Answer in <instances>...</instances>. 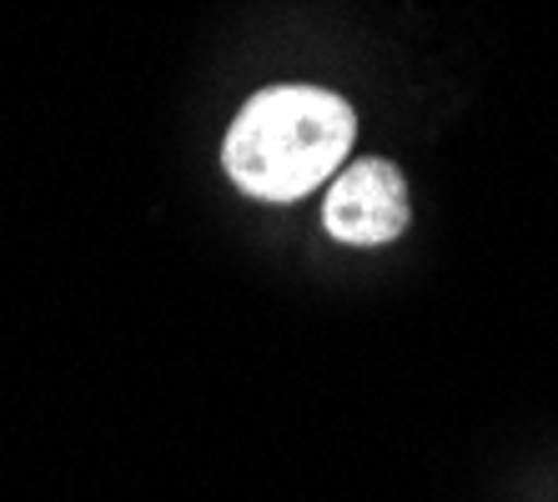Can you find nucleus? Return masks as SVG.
Returning <instances> with one entry per match:
<instances>
[{"label": "nucleus", "instance_id": "nucleus-2", "mask_svg": "<svg viewBox=\"0 0 558 502\" xmlns=\"http://www.w3.org/2000/svg\"><path fill=\"white\" fill-rule=\"evenodd\" d=\"M408 186H403V171L383 161V156H363L352 161L332 192L323 201V226L332 242H348V246H383L392 236H403L408 226Z\"/></svg>", "mask_w": 558, "mask_h": 502}, {"label": "nucleus", "instance_id": "nucleus-1", "mask_svg": "<svg viewBox=\"0 0 558 502\" xmlns=\"http://www.w3.org/2000/svg\"><path fill=\"white\" fill-rule=\"evenodd\" d=\"M357 117L323 86L257 90L221 142V167L257 201H298L317 192L352 151Z\"/></svg>", "mask_w": 558, "mask_h": 502}]
</instances>
